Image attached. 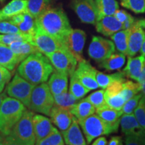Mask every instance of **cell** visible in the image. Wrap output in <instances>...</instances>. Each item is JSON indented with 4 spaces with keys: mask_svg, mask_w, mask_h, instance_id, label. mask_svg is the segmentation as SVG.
I'll return each mask as SVG.
<instances>
[{
    "mask_svg": "<svg viewBox=\"0 0 145 145\" xmlns=\"http://www.w3.org/2000/svg\"><path fill=\"white\" fill-rule=\"evenodd\" d=\"M26 110V106L18 99L5 97L0 108V135H10Z\"/></svg>",
    "mask_w": 145,
    "mask_h": 145,
    "instance_id": "3957f363",
    "label": "cell"
},
{
    "mask_svg": "<svg viewBox=\"0 0 145 145\" xmlns=\"http://www.w3.org/2000/svg\"><path fill=\"white\" fill-rule=\"evenodd\" d=\"M8 21L15 25L22 33L33 35L35 32V19L27 12L18 14Z\"/></svg>",
    "mask_w": 145,
    "mask_h": 145,
    "instance_id": "d6986e66",
    "label": "cell"
},
{
    "mask_svg": "<svg viewBox=\"0 0 145 145\" xmlns=\"http://www.w3.org/2000/svg\"><path fill=\"white\" fill-rule=\"evenodd\" d=\"M108 144V141L106 137H101L97 138L94 142L92 143L91 145H107Z\"/></svg>",
    "mask_w": 145,
    "mask_h": 145,
    "instance_id": "f907efd6",
    "label": "cell"
},
{
    "mask_svg": "<svg viewBox=\"0 0 145 145\" xmlns=\"http://www.w3.org/2000/svg\"><path fill=\"white\" fill-rule=\"evenodd\" d=\"M65 144L67 145H87L77 118L74 116L71 126L65 131L61 132Z\"/></svg>",
    "mask_w": 145,
    "mask_h": 145,
    "instance_id": "ffe728a7",
    "label": "cell"
},
{
    "mask_svg": "<svg viewBox=\"0 0 145 145\" xmlns=\"http://www.w3.org/2000/svg\"><path fill=\"white\" fill-rule=\"evenodd\" d=\"M97 115L99 116L105 122L111 126L116 132H118L120 126V120L122 116L121 110H117L109 106L95 110Z\"/></svg>",
    "mask_w": 145,
    "mask_h": 145,
    "instance_id": "7402d4cb",
    "label": "cell"
},
{
    "mask_svg": "<svg viewBox=\"0 0 145 145\" xmlns=\"http://www.w3.org/2000/svg\"><path fill=\"white\" fill-rule=\"evenodd\" d=\"M9 46L18 56L21 62L30 54L39 51L35 46L26 41L14 42Z\"/></svg>",
    "mask_w": 145,
    "mask_h": 145,
    "instance_id": "4316f807",
    "label": "cell"
},
{
    "mask_svg": "<svg viewBox=\"0 0 145 145\" xmlns=\"http://www.w3.org/2000/svg\"><path fill=\"white\" fill-rule=\"evenodd\" d=\"M54 70L46 55L40 51L28 56L20 63L17 72L34 86L45 83Z\"/></svg>",
    "mask_w": 145,
    "mask_h": 145,
    "instance_id": "6da1fadb",
    "label": "cell"
},
{
    "mask_svg": "<svg viewBox=\"0 0 145 145\" xmlns=\"http://www.w3.org/2000/svg\"><path fill=\"white\" fill-rule=\"evenodd\" d=\"M138 22L139 24H140V26L142 27V28L145 29V18H144V19L139 20H138Z\"/></svg>",
    "mask_w": 145,
    "mask_h": 145,
    "instance_id": "11a10c76",
    "label": "cell"
},
{
    "mask_svg": "<svg viewBox=\"0 0 145 145\" xmlns=\"http://www.w3.org/2000/svg\"><path fill=\"white\" fill-rule=\"evenodd\" d=\"M21 63L20 60L8 45L0 43V65L14 71Z\"/></svg>",
    "mask_w": 145,
    "mask_h": 145,
    "instance_id": "d4e9b609",
    "label": "cell"
},
{
    "mask_svg": "<svg viewBox=\"0 0 145 145\" xmlns=\"http://www.w3.org/2000/svg\"><path fill=\"white\" fill-rule=\"evenodd\" d=\"M140 92V85L138 83L132 82L131 81L126 80V79L122 83V89L121 93L126 101L131 99L132 97Z\"/></svg>",
    "mask_w": 145,
    "mask_h": 145,
    "instance_id": "e575fe53",
    "label": "cell"
},
{
    "mask_svg": "<svg viewBox=\"0 0 145 145\" xmlns=\"http://www.w3.org/2000/svg\"><path fill=\"white\" fill-rule=\"evenodd\" d=\"M128 30H120L111 36V39L114 42L115 48L120 53L128 55Z\"/></svg>",
    "mask_w": 145,
    "mask_h": 145,
    "instance_id": "d6a6232c",
    "label": "cell"
},
{
    "mask_svg": "<svg viewBox=\"0 0 145 145\" xmlns=\"http://www.w3.org/2000/svg\"><path fill=\"white\" fill-rule=\"evenodd\" d=\"M97 70L88 61L83 60L78 62L77 68L74 72L79 81L89 90H93L99 88L96 81Z\"/></svg>",
    "mask_w": 145,
    "mask_h": 145,
    "instance_id": "4fadbf2b",
    "label": "cell"
},
{
    "mask_svg": "<svg viewBox=\"0 0 145 145\" xmlns=\"http://www.w3.org/2000/svg\"><path fill=\"white\" fill-rule=\"evenodd\" d=\"M28 0H12L0 10V21H8L14 17L27 11Z\"/></svg>",
    "mask_w": 145,
    "mask_h": 145,
    "instance_id": "44dd1931",
    "label": "cell"
},
{
    "mask_svg": "<svg viewBox=\"0 0 145 145\" xmlns=\"http://www.w3.org/2000/svg\"><path fill=\"white\" fill-rule=\"evenodd\" d=\"M105 100L107 106L117 110H122L123 106L126 101L122 93L113 95H105Z\"/></svg>",
    "mask_w": 145,
    "mask_h": 145,
    "instance_id": "ab89813d",
    "label": "cell"
},
{
    "mask_svg": "<svg viewBox=\"0 0 145 145\" xmlns=\"http://www.w3.org/2000/svg\"><path fill=\"white\" fill-rule=\"evenodd\" d=\"M54 104V106L70 111L71 108L77 104L79 99L75 98L71 93H63L59 95H53Z\"/></svg>",
    "mask_w": 145,
    "mask_h": 145,
    "instance_id": "1f68e13d",
    "label": "cell"
},
{
    "mask_svg": "<svg viewBox=\"0 0 145 145\" xmlns=\"http://www.w3.org/2000/svg\"><path fill=\"white\" fill-rule=\"evenodd\" d=\"M0 145H24L10 135H0Z\"/></svg>",
    "mask_w": 145,
    "mask_h": 145,
    "instance_id": "bcb514c9",
    "label": "cell"
},
{
    "mask_svg": "<svg viewBox=\"0 0 145 145\" xmlns=\"http://www.w3.org/2000/svg\"><path fill=\"white\" fill-rule=\"evenodd\" d=\"M124 77L125 75L122 71L117 72L115 73L110 74V75H107L104 72L97 71L95 78L99 88H101L102 89H106L114 81H122L126 80Z\"/></svg>",
    "mask_w": 145,
    "mask_h": 145,
    "instance_id": "f1b7e54d",
    "label": "cell"
},
{
    "mask_svg": "<svg viewBox=\"0 0 145 145\" xmlns=\"http://www.w3.org/2000/svg\"><path fill=\"white\" fill-rule=\"evenodd\" d=\"M32 124L36 137V142L46 137L57 130L52 126L50 119L40 114H34Z\"/></svg>",
    "mask_w": 145,
    "mask_h": 145,
    "instance_id": "9a60e30c",
    "label": "cell"
},
{
    "mask_svg": "<svg viewBox=\"0 0 145 145\" xmlns=\"http://www.w3.org/2000/svg\"><path fill=\"white\" fill-rule=\"evenodd\" d=\"M121 131L125 136L145 132V130L138 122L135 114H124L120 120Z\"/></svg>",
    "mask_w": 145,
    "mask_h": 145,
    "instance_id": "cb8c5ba5",
    "label": "cell"
},
{
    "mask_svg": "<svg viewBox=\"0 0 145 145\" xmlns=\"http://www.w3.org/2000/svg\"><path fill=\"white\" fill-rule=\"evenodd\" d=\"M143 94L142 93H139L137 95H136L132 97L131 99H128L126 101L124 106H123L121 111L122 112V114H134L135 109L138 104L139 101L142 97Z\"/></svg>",
    "mask_w": 145,
    "mask_h": 145,
    "instance_id": "60d3db41",
    "label": "cell"
},
{
    "mask_svg": "<svg viewBox=\"0 0 145 145\" xmlns=\"http://www.w3.org/2000/svg\"><path fill=\"white\" fill-rule=\"evenodd\" d=\"M89 91L90 90H89L83 86L79 81L75 74L73 73L71 76L69 92L75 98L79 100Z\"/></svg>",
    "mask_w": 145,
    "mask_h": 145,
    "instance_id": "836d02e7",
    "label": "cell"
},
{
    "mask_svg": "<svg viewBox=\"0 0 145 145\" xmlns=\"http://www.w3.org/2000/svg\"><path fill=\"white\" fill-rule=\"evenodd\" d=\"M6 94L7 93H5V92H1V93H0V108H1L3 101L4 100V99L7 97Z\"/></svg>",
    "mask_w": 145,
    "mask_h": 145,
    "instance_id": "f5cc1de1",
    "label": "cell"
},
{
    "mask_svg": "<svg viewBox=\"0 0 145 145\" xmlns=\"http://www.w3.org/2000/svg\"><path fill=\"white\" fill-rule=\"evenodd\" d=\"M86 99L95 107V110L108 106L105 100V90L101 89L91 93Z\"/></svg>",
    "mask_w": 145,
    "mask_h": 145,
    "instance_id": "8d00e7d4",
    "label": "cell"
},
{
    "mask_svg": "<svg viewBox=\"0 0 145 145\" xmlns=\"http://www.w3.org/2000/svg\"><path fill=\"white\" fill-rule=\"evenodd\" d=\"M41 30L63 42V40L72 30L66 14L59 8H50L35 20Z\"/></svg>",
    "mask_w": 145,
    "mask_h": 145,
    "instance_id": "7a4b0ae2",
    "label": "cell"
},
{
    "mask_svg": "<svg viewBox=\"0 0 145 145\" xmlns=\"http://www.w3.org/2000/svg\"><path fill=\"white\" fill-rule=\"evenodd\" d=\"M49 116L51 122L61 130V132H63L71 126L74 116L69 110L53 106Z\"/></svg>",
    "mask_w": 145,
    "mask_h": 145,
    "instance_id": "2e32d148",
    "label": "cell"
},
{
    "mask_svg": "<svg viewBox=\"0 0 145 145\" xmlns=\"http://www.w3.org/2000/svg\"><path fill=\"white\" fill-rule=\"evenodd\" d=\"M121 5L136 14L145 12V0H122Z\"/></svg>",
    "mask_w": 145,
    "mask_h": 145,
    "instance_id": "f35d334b",
    "label": "cell"
},
{
    "mask_svg": "<svg viewBox=\"0 0 145 145\" xmlns=\"http://www.w3.org/2000/svg\"><path fill=\"white\" fill-rule=\"evenodd\" d=\"M34 87L35 86L29 83L16 72L13 79L8 84L6 93L12 98L18 99L28 108Z\"/></svg>",
    "mask_w": 145,
    "mask_h": 145,
    "instance_id": "52a82bcc",
    "label": "cell"
},
{
    "mask_svg": "<svg viewBox=\"0 0 145 145\" xmlns=\"http://www.w3.org/2000/svg\"><path fill=\"white\" fill-rule=\"evenodd\" d=\"M145 32L137 21L134 22L128 29V56L133 57L140 50Z\"/></svg>",
    "mask_w": 145,
    "mask_h": 145,
    "instance_id": "5bb4252c",
    "label": "cell"
},
{
    "mask_svg": "<svg viewBox=\"0 0 145 145\" xmlns=\"http://www.w3.org/2000/svg\"><path fill=\"white\" fill-rule=\"evenodd\" d=\"M32 35L24 33L19 34H0V43L10 46L11 44L17 41H26L31 42Z\"/></svg>",
    "mask_w": 145,
    "mask_h": 145,
    "instance_id": "d590c367",
    "label": "cell"
},
{
    "mask_svg": "<svg viewBox=\"0 0 145 145\" xmlns=\"http://www.w3.org/2000/svg\"><path fill=\"white\" fill-rule=\"evenodd\" d=\"M126 62V55L122 53L112 54L101 63L99 67L104 69L108 71L120 69Z\"/></svg>",
    "mask_w": 145,
    "mask_h": 145,
    "instance_id": "83f0119b",
    "label": "cell"
},
{
    "mask_svg": "<svg viewBox=\"0 0 145 145\" xmlns=\"http://www.w3.org/2000/svg\"><path fill=\"white\" fill-rule=\"evenodd\" d=\"M50 8V0H28L26 12L36 20Z\"/></svg>",
    "mask_w": 145,
    "mask_h": 145,
    "instance_id": "f546056e",
    "label": "cell"
},
{
    "mask_svg": "<svg viewBox=\"0 0 145 145\" xmlns=\"http://www.w3.org/2000/svg\"><path fill=\"white\" fill-rule=\"evenodd\" d=\"M138 83H140V84L142 83H145V59L144 61V63H143L142 71H141L140 75V77H139Z\"/></svg>",
    "mask_w": 145,
    "mask_h": 145,
    "instance_id": "816d5d0a",
    "label": "cell"
},
{
    "mask_svg": "<svg viewBox=\"0 0 145 145\" xmlns=\"http://www.w3.org/2000/svg\"><path fill=\"white\" fill-rule=\"evenodd\" d=\"M124 145H145V132L125 136Z\"/></svg>",
    "mask_w": 145,
    "mask_h": 145,
    "instance_id": "7bdbcfd3",
    "label": "cell"
},
{
    "mask_svg": "<svg viewBox=\"0 0 145 145\" xmlns=\"http://www.w3.org/2000/svg\"><path fill=\"white\" fill-rule=\"evenodd\" d=\"M35 145H64L61 133L56 130L46 137L36 142Z\"/></svg>",
    "mask_w": 145,
    "mask_h": 145,
    "instance_id": "74e56055",
    "label": "cell"
},
{
    "mask_svg": "<svg viewBox=\"0 0 145 145\" xmlns=\"http://www.w3.org/2000/svg\"><path fill=\"white\" fill-rule=\"evenodd\" d=\"M108 145H123L122 138L119 136L112 137L109 140Z\"/></svg>",
    "mask_w": 145,
    "mask_h": 145,
    "instance_id": "c3c4849f",
    "label": "cell"
},
{
    "mask_svg": "<svg viewBox=\"0 0 145 145\" xmlns=\"http://www.w3.org/2000/svg\"><path fill=\"white\" fill-rule=\"evenodd\" d=\"M86 40V34L80 29H72L63 40V43L77 59V62L84 60L83 50Z\"/></svg>",
    "mask_w": 145,
    "mask_h": 145,
    "instance_id": "7c38bea8",
    "label": "cell"
},
{
    "mask_svg": "<svg viewBox=\"0 0 145 145\" xmlns=\"http://www.w3.org/2000/svg\"><path fill=\"white\" fill-rule=\"evenodd\" d=\"M48 86L53 95L66 93L68 90V75L54 69L48 79Z\"/></svg>",
    "mask_w": 145,
    "mask_h": 145,
    "instance_id": "ac0fdd59",
    "label": "cell"
},
{
    "mask_svg": "<svg viewBox=\"0 0 145 145\" xmlns=\"http://www.w3.org/2000/svg\"><path fill=\"white\" fill-rule=\"evenodd\" d=\"M22 33L17 26L9 21H0V34H19Z\"/></svg>",
    "mask_w": 145,
    "mask_h": 145,
    "instance_id": "ee69618b",
    "label": "cell"
},
{
    "mask_svg": "<svg viewBox=\"0 0 145 145\" xmlns=\"http://www.w3.org/2000/svg\"><path fill=\"white\" fill-rule=\"evenodd\" d=\"M135 116L137 118L138 122L142 127L145 130V95H143L142 97L139 101L138 104L135 109Z\"/></svg>",
    "mask_w": 145,
    "mask_h": 145,
    "instance_id": "b9f144b4",
    "label": "cell"
},
{
    "mask_svg": "<svg viewBox=\"0 0 145 145\" xmlns=\"http://www.w3.org/2000/svg\"><path fill=\"white\" fill-rule=\"evenodd\" d=\"M86 137L88 144H90L96 138L116 133L114 130L104 122L97 114H93L86 119L78 121Z\"/></svg>",
    "mask_w": 145,
    "mask_h": 145,
    "instance_id": "5b68a950",
    "label": "cell"
},
{
    "mask_svg": "<svg viewBox=\"0 0 145 145\" xmlns=\"http://www.w3.org/2000/svg\"><path fill=\"white\" fill-rule=\"evenodd\" d=\"M3 1H4V0H0V1H1V2H3Z\"/></svg>",
    "mask_w": 145,
    "mask_h": 145,
    "instance_id": "6f0895ef",
    "label": "cell"
},
{
    "mask_svg": "<svg viewBox=\"0 0 145 145\" xmlns=\"http://www.w3.org/2000/svg\"><path fill=\"white\" fill-rule=\"evenodd\" d=\"M12 75L10 70L0 65V93L3 91L6 85L10 83Z\"/></svg>",
    "mask_w": 145,
    "mask_h": 145,
    "instance_id": "f6af8a7d",
    "label": "cell"
},
{
    "mask_svg": "<svg viewBox=\"0 0 145 145\" xmlns=\"http://www.w3.org/2000/svg\"><path fill=\"white\" fill-rule=\"evenodd\" d=\"M145 57L143 55L137 57H128L126 66L122 70L125 77L130 78L138 82L143 66Z\"/></svg>",
    "mask_w": 145,
    "mask_h": 145,
    "instance_id": "603a6c76",
    "label": "cell"
},
{
    "mask_svg": "<svg viewBox=\"0 0 145 145\" xmlns=\"http://www.w3.org/2000/svg\"><path fill=\"white\" fill-rule=\"evenodd\" d=\"M135 22V18L132 17V16H130V17L128 18V19L124 23L122 24L123 30H128V29H129L130 27L132 26V24H133Z\"/></svg>",
    "mask_w": 145,
    "mask_h": 145,
    "instance_id": "681fc988",
    "label": "cell"
},
{
    "mask_svg": "<svg viewBox=\"0 0 145 145\" xmlns=\"http://www.w3.org/2000/svg\"><path fill=\"white\" fill-rule=\"evenodd\" d=\"M71 7L83 23L95 25L99 20L95 0H72Z\"/></svg>",
    "mask_w": 145,
    "mask_h": 145,
    "instance_id": "30bf717a",
    "label": "cell"
},
{
    "mask_svg": "<svg viewBox=\"0 0 145 145\" xmlns=\"http://www.w3.org/2000/svg\"><path fill=\"white\" fill-rule=\"evenodd\" d=\"M140 84V83H139ZM140 88H141V92L143 95H145V83H140Z\"/></svg>",
    "mask_w": 145,
    "mask_h": 145,
    "instance_id": "9f6ffc18",
    "label": "cell"
},
{
    "mask_svg": "<svg viewBox=\"0 0 145 145\" xmlns=\"http://www.w3.org/2000/svg\"><path fill=\"white\" fill-rule=\"evenodd\" d=\"M96 26V30L105 36H111L120 30H123V24L114 16H107L99 19Z\"/></svg>",
    "mask_w": 145,
    "mask_h": 145,
    "instance_id": "e0dca14e",
    "label": "cell"
},
{
    "mask_svg": "<svg viewBox=\"0 0 145 145\" xmlns=\"http://www.w3.org/2000/svg\"><path fill=\"white\" fill-rule=\"evenodd\" d=\"M30 43L46 56L65 46L61 40L46 33L36 25L35 32L32 35V41Z\"/></svg>",
    "mask_w": 145,
    "mask_h": 145,
    "instance_id": "9c48e42d",
    "label": "cell"
},
{
    "mask_svg": "<svg viewBox=\"0 0 145 145\" xmlns=\"http://www.w3.org/2000/svg\"><path fill=\"white\" fill-rule=\"evenodd\" d=\"M55 70L71 76L77 66V61L66 47L46 55Z\"/></svg>",
    "mask_w": 145,
    "mask_h": 145,
    "instance_id": "ba28073f",
    "label": "cell"
},
{
    "mask_svg": "<svg viewBox=\"0 0 145 145\" xmlns=\"http://www.w3.org/2000/svg\"><path fill=\"white\" fill-rule=\"evenodd\" d=\"M33 116V112L26 109L22 116L10 132V135L24 145L35 144L36 137L32 124Z\"/></svg>",
    "mask_w": 145,
    "mask_h": 145,
    "instance_id": "8992f818",
    "label": "cell"
},
{
    "mask_svg": "<svg viewBox=\"0 0 145 145\" xmlns=\"http://www.w3.org/2000/svg\"><path fill=\"white\" fill-rule=\"evenodd\" d=\"M78 121L86 119L95 112V108L86 98L78 101L70 110Z\"/></svg>",
    "mask_w": 145,
    "mask_h": 145,
    "instance_id": "484cf974",
    "label": "cell"
},
{
    "mask_svg": "<svg viewBox=\"0 0 145 145\" xmlns=\"http://www.w3.org/2000/svg\"><path fill=\"white\" fill-rule=\"evenodd\" d=\"M140 52L142 54V55L144 56L145 57V34H144V40H143L142 46H141L140 48Z\"/></svg>",
    "mask_w": 145,
    "mask_h": 145,
    "instance_id": "db71d44e",
    "label": "cell"
},
{
    "mask_svg": "<svg viewBox=\"0 0 145 145\" xmlns=\"http://www.w3.org/2000/svg\"><path fill=\"white\" fill-rule=\"evenodd\" d=\"M54 104L53 95L50 92L48 84L42 83L34 87L28 109L33 112L50 116Z\"/></svg>",
    "mask_w": 145,
    "mask_h": 145,
    "instance_id": "277c9868",
    "label": "cell"
},
{
    "mask_svg": "<svg viewBox=\"0 0 145 145\" xmlns=\"http://www.w3.org/2000/svg\"><path fill=\"white\" fill-rule=\"evenodd\" d=\"M131 15H130L129 14L127 13L126 12H125L124 10H116V12H115L114 14V16L115 17L119 22H120L121 23L123 24L126 22L127 20L128 19V18Z\"/></svg>",
    "mask_w": 145,
    "mask_h": 145,
    "instance_id": "7dc6e473",
    "label": "cell"
},
{
    "mask_svg": "<svg viewBox=\"0 0 145 145\" xmlns=\"http://www.w3.org/2000/svg\"><path fill=\"white\" fill-rule=\"evenodd\" d=\"M115 52V45L110 40L101 36H93L88 49L90 58L97 63H101Z\"/></svg>",
    "mask_w": 145,
    "mask_h": 145,
    "instance_id": "8fae6325",
    "label": "cell"
},
{
    "mask_svg": "<svg viewBox=\"0 0 145 145\" xmlns=\"http://www.w3.org/2000/svg\"><path fill=\"white\" fill-rule=\"evenodd\" d=\"M98 10L99 20L107 16H114L119 9L118 3L116 0H95Z\"/></svg>",
    "mask_w": 145,
    "mask_h": 145,
    "instance_id": "4dcf8cb0",
    "label": "cell"
}]
</instances>
